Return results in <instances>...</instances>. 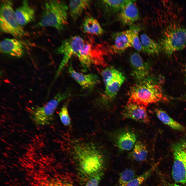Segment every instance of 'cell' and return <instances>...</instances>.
<instances>
[{"mask_svg":"<svg viewBox=\"0 0 186 186\" xmlns=\"http://www.w3.org/2000/svg\"><path fill=\"white\" fill-rule=\"evenodd\" d=\"M129 96V99L146 107L163 99L161 86L157 81L150 77L133 85L130 88Z\"/></svg>","mask_w":186,"mask_h":186,"instance_id":"3","label":"cell"},{"mask_svg":"<svg viewBox=\"0 0 186 186\" xmlns=\"http://www.w3.org/2000/svg\"><path fill=\"white\" fill-rule=\"evenodd\" d=\"M68 71L71 77L83 89L90 90L100 82L98 76L95 74H84L75 70L70 64Z\"/></svg>","mask_w":186,"mask_h":186,"instance_id":"15","label":"cell"},{"mask_svg":"<svg viewBox=\"0 0 186 186\" xmlns=\"http://www.w3.org/2000/svg\"><path fill=\"white\" fill-rule=\"evenodd\" d=\"M41 186H63V185L58 182L52 181L45 183Z\"/></svg>","mask_w":186,"mask_h":186,"instance_id":"31","label":"cell"},{"mask_svg":"<svg viewBox=\"0 0 186 186\" xmlns=\"http://www.w3.org/2000/svg\"><path fill=\"white\" fill-rule=\"evenodd\" d=\"M111 36L113 43L109 48L110 52L115 53H120L132 47L130 28L125 30L114 33Z\"/></svg>","mask_w":186,"mask_h":186,"instance_id":"16","label":"cell"},{"mask_svg":"<svg viewBox=\"0 0 186 186\" xmlns=\"http://www.w3.org/2000/svg\"><path fill=\"white\" fill-rule=\"evenodd\" d=\"M129 61L131 74L137 82L149 77L150 66L149 63L143 60L138 52H134L132 53Z\"/></svg>","mask_w":186,"mask_h":186,"instance_id":"12","label":"cell"},{"mask_svg":"<svg viewBox=\"0 0 186 186\" xmlns=\"http://www.w3.org/2000/svg\"><path fill=\"white\" fill-rule=\"evenodd\" d=\"M155 112L157 117L160 121L172 129L180 131L185 130L182 125L173 119L164 111L156 109Z\"/></svg>","mask_w":186,"mask_h":186,"instance_id":"23","label":"cell"},{"mask_svg":"<svg viewBox=\"0 0 186 186\" xmlns=\"http://www.w3.org/2000/svg\"><path fill=\"white\" fill-rule=\"evenodd\" d=\"M168 186H182V185L179 184H172L169 185Z\"/></svg>","mask_w":186,"mask_h":186,"instance_id":"32","label":"cell"},{"mask_svg":"<svg viewBox=\"0 0 186 186\" xmlns=\"http://www.w3.org/2000/svg\"><path fill=\"white\" fill-rule=\"evenodd\" d=\"M103 174L102 172L87 178L83 186H99Z\"/></svg>","mask_w":186,"mask_h":186,"instance_id":"30","label":"cell"},{"mask_svg":"<svg viewBox=\"0 0 186 186\" xmlns=\"http://www.w3.org/2000/svg\"><path fill=\"white\" fill-rule=\"evenodd\" d=\"M14 13L18 22L22 27L35 20V10L27 0L23 1L21 5L15 10Z\"/></svg>","mask_w":186,"mask_h":186,"instance_id":"18","label":"cell"},{"mask_svg":"<svg viewBox=\"0 0 186 186\" xmlns=\"http://www.w3.org/2000/svg\"><path fill=\"white\" fill-rule=\"evenodd\" d=\"M128 0H100L98 2L99 8L103 15L110 17L117 14L121 10Z\"/></svg>","mask_w":186,"mask_h":186,"instance_id":"19","label":"cell"},{"mask_svg":"<svg viewBox=\"0 0 186 186\" xmlns=\"http://www.w3.org/2000/svg\"><path fill=\"white\" fill-rule=\"evenodd\" d=\"M156 167L153 166L141 174L136 176L126 186H140L150 176Z\"/></svg>","mask_w":186,"mask_h":186,"instance_id":"27","label":"cell"},{"mask_svg":"<svg viewBox=\"0 0 186 186\" xmlns=\"http://www.w3.org/2000/svg\"><path fill=\"white\" fill-rule=\"evenodd\" d=\"M162 50L168 56L186 48V28L177 23L164 29L160 40Z\"/></svg>","mask_w":186,"mask_h":186,"instance_id":"4","label":"cell"},{"mask_svg":"<svg viewBox=\"0 0 186 186\" xmlns=\"http://www.w3.org/2000/svg\"><path fill=\"white\" fill-rule=\"evenodd\" d=\"M121 72L112 66L107 67L104 69L101 72V75L105 85L119 74Z\"/></svg>","mask_w":186,"mask_h":186,"instance_id":"28","label":"cell"},{"mask_svg":"<svg viewBox=\"0 0 186 186\" xmlns=\"http://www.w3.org/2000/svg\"><path fill=\"white\" fill-rule=\"evenodd\" d=\"M136 177L135 172L131 168H127L121 172L116 186H126Z\"/></svg>","mask_w":186,"mask_h":186,"instance_id":"25","label":"cell"},{"mask_svg":"<svg viewBox=\"0 0 186 186\" xmlns=\"http://www.w3.org/2000/svg\"><path fill=\"white\" fill-rule=\"evenodd\" d=\"M134 0H128L117 15L118 21L123 26L132 25L139 20V12Z\"/></svg>","mask_w":186,"mask_h":186,"instance_id":"13","label":"cell"},{"mask_svg":"<svg viewBox=\"0 0 186 186\" xmlns=\"http://www.w3.org/2000/svg\"><path fill=\"white\" fill-rule=\"evenodd\" d=\"M85 42L82 38L78 35L72 36L62 41L60 45L56 50L57 53L62 55L63 57L56 72L55 78L67 64L72 56L76 55L78 53Z\"/></svg>","mask_w":186,"mask_h":186,"instance_id":"9","label":"cell"},{"mask_svg":"<svg viewBox=\"0 0 186 186\" xmlns=\"http://www.w3.org/2000/svg\"><path fill=\"white\" fill-rule=\"evenodd\" d=\"M146 106L130 99L125 105L121 114L124 119H130L145 124L150 122Z\"/></svg>","mask_w":186,"mask_h":186,"instance_id":"11","label":"cell"},{"mask_svg":"<svg viewBox=\"0 0 186 186\" xmlns=\"http://www.w3.org/2000/svg\"><path fill=\"white\" fill-rule=\"evenodd\" d=\"M0 29L2 32L10 34L16 38L28 35L17 20L12 1L3 0L1 2Z\"/></svg>","mask_w":186,"mask_h":186,"instance_id":"6","label":"cell"},{"mask_svg":"<svg viewBox=\"0 0 186 186\" xmlns=\"http://www.w3.org/2000/svg\"><path fill=\"white\" fill-rule=\"evenodd\" d=\"M70 147L72 154L83 176L87 178L103 172L104 149L99 143L91 140H76L72 141Z\"/></svg>","mask_w":186,"mask_h":186,"instance_id":"1","label":"cell"},{"mask_svg":"<svg viewBox=\"0 0 186 186\" xmlns=\"http://www.w3.org/2000/svg\"><path fill=\"white\" fill-rule=\"evenodd\" d=\"M184 73L185 74V77L186 78V66L185 67L184 70Z\"/></svg>","mask_w":186,"mask_h":186,"instance_id":"34","label":"cell"},{"mask_svg":"<svg viewBox=\"0 0 186 186\" xmlns=\"http://www.w3.org/2000/svg\"><path fill=\"white\" fill-rule=\"evenodd\" d=\"M0 50L2 53L15 58L22 57L25 53L23 43L16 38H6L0 42Z\"/></svg>","mask_w":186,"mask_h":186,"instance_id":"14","label":"cell"},{"mask_svg":"<svg viewBox=\"0 0 186 186\" xmlns=\"http://www.w3.org/2000/svg\"><path fill=\"white\" fill-rule=\"evenodd\" d=\"M81 27L83 32L95 35L101 36L104 32L98 21L90 16L84 19Z\"/></svg>","mask_w":186,"mask_h":186,"instance_id":"20","label":"cell"},{"mask_svg":"<svg viewBox=\"0 0 186 186\" xmlns=\"http://www.w3.org/2000/svg\"><path fill=\"white\" fill-rule=\"evenodd\" d=\"M99 47L89 41H85L82 49L76 55L83 69H87L91 66H105V52Z\"/></svg>","mask_w":186,"mask_h":186,"instance_id":"8","label":"cell"},{"mask_svg":"<svg viewBox=\"0 0 186 186\" xmlns=\"http://www.w3.org/2000/svg\"><path fill=\"white\" fill-rule=\"evenodd\" d=\"M63 186H73V185L69 183H67L66 184H64V185H63Z\"/></svg>","mask_w":186,"mask_h":186,"instance_id":"33","label":"cell"},{"mask_svg":"<svg viewBox=\"0 0 186 186\" xmlns=\"http://www.w3.org/2000/svg\"><path fill=\"white\" fill-rule=\"evenodd\" d=\"M172 149V178L177 183L186 185V141L183 139L174 143Z\"/></svg>","mask_w":186,"mask_h":186,"instance_id":"7","label":"cell"},{"mask_svg":"<svg viewBox=\"0 0 186 186\" xmlns=\"http://www.w3.org/2000/svg\"><path fill=\"white\" fill-rule=\"evenodd\" d=\"M124 75L116 78L110 81L106 85L104 93L96 104L99 106H107L109 102L113 100L125 81Z\"/></svg>","mask_w":186,"mask_h":186,"instance_id":"17","label":"cell"},{"mask_svg":"<svg viewBox=\"0 0 186 186\" xmlns=\"http://www.w3.org/2000/svg\"><path fill=\"white\" fill-rule=\"evenodd\" d=\"M131 44L132 47L137 51L143 52V48L139 37V27L136 26H131Z\"/></svg>","mask_w":186,"mask_h":186,"instance_id":"26","label":"cell"},{"mask_svg":"<svg viewBox=\"0 0 186 186\" xmlns=\"http://www.w3.org/2000/svg\"><path fill=\"white\" fill-rule=\"evenodd\" d=\"M59 116L62 124L68 127H71V121L68 111V104H64L59 112Z\"/></svg>","mask_w":186,"mask_h":186,"instance_id":"29","label":"cell"},{"mask_svg":"<svg viewBox=\"0 0 186 186\" xmlns=\"http://www.w3.org/2000/svg\"><path fill=\"white\" fill-rule=\"evenodd\" d=\"M70 89L58 93L45 105L33 108L31 111L30 118L37 126H44L52 123L54 118L55 111L60 103L73 95Z\"/></svg>","mask_w":186,"mask_h":186,"instance_id":"5","label":"cell"},{"mask_svg":"<svg viewBox=\"0 0 186 186\" xmlns=\"http://www.w3.org/2000/svg\"><path fill=\"white\" fill-rule=\"evenodd\" d=\"M68 8L64 1H47L37 26L51 27L59 31H62L68 23Z\"/></svg>","mask_w":186,"mask_h":186,"instance_id":"2","label":"cell"},{"mask_svg":"<svg viewBox=\"0 0 186 186\" xmlns=\"http://www.w3.org/2000/svg\"><path fill=\"white\" fill-rule=\"evenodd\" d=\"M107 135L113 144L122 150H131L136 142L137 135L128 128L121 129L107 133Z\"/></svg>","mask_w":186,"mask_h":186,"instance_id":"10","label":"cell"},{"mask_svg":"<svg viewBox=\"0 0 186 186\" xmlns=\"http://www.w3.org/2000/svg\"><path fill=\"white\" fill-rule=\"evenodd\" d=\"M90 0H71L69 2L68 8L71 16L75 21L81 16L83 11L90 6Z\"/></svg>","mask_w":186,"mask_h":186,"instance_id":"21","label":"cell"},{"mask_svg":"<svg viewBox=\"0 0 186 186\" xmlns=\"http://www.w3.org/2000/svg\"><path fill=\"white\" fill-rule=\"evenodd\" d=\"M140 38L143 48V53L149 55H157L162 50L161 46L146 34L140 35Z\"/></svg>","mask_w":186,"mask_h":186,"instance_id":"22","label":"cell"},{"mask_svg":"<svg viewBox=\"0 0 186 186\" xmlns=\"http://www.w3.org/2000/svg\"><path fill=\"white\" fill-rule=\"evenodd\" d=\"M148 151L145 145L142 142L136 141L130 153L131 157L137 162L145 161L146 159Z\"/></svg>","mask_w":186,"mask_h":186,"instance_id":"24","label":"cell"}]
</instances>
